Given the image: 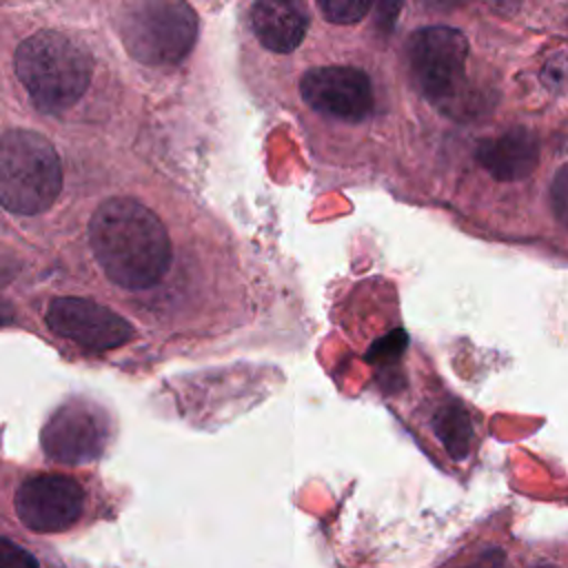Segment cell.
I'll list each match as a JSON object with an SVG mask.
<instances>
[{
	"label": "cell",
	"mask_w": 568,
	"mask_h": 568,
	"mask_svg": "<svg viewBox=\"0 0 568 568\" xmlns=\"http://www.w3.org/2000/svg\"><path fill=\"white\" fill-rule=\"evenodd\" d=\"M89 244L104 275L122 288H151L171 266V240L164 224L133 197H111L95 209L89 222Z\"/></svg>",
	"instance_id": "1"
},
{
	"label": "cell",
	"mask_w": 568,
	"mask_h": 568,
	"mask_svg": "<svg viewBox=\"0 0 568 568\" xmlns=\"http://www.w3.org/2000/svg\"><path fill=\"white\" fill-rule=\"evenodd\" d=\"M13 67L36 109L62 113L84 95L93 60L78 40L58 31H38L20 42Z\"/></svg>",
	"instance_id": "2"
},
{
	"label": "cell",
	"mask_w": 568,
	"mask_h": 568,
	"mask_svg": "<svg viewBox=\"0 0 568 568\" xmlns=\"http://www.w3.org/2000/svg\"><path fill=\"white\" fill-rule=\"evenodd\" d=\"M62 164L55 146L27 129L0 138V204L18 215L47 211L60 195Z\"/></svg>",
	"instance_id": "3"
},
{
	"label": "cell",
	"mask_w": 568,
	"mask_h": 568,
	"mask_svg": "<svg viewBox=\"0 0 568 568\" xmlns=\"http://www.w3.org/2000/svg\"><path fill=\"white\" fill-rule=\"evenodd\" d=\"M120 36L133 60L173 67L191 53L197 40V16L186 0H126Z\"/></svg>",
	"instance_id": "4"
},
{
	"label": "cell",
	"mask_w": 568,
	"mask_h": 568,
	"mask_svg": "<svg viewBox=\"0 0 568 568\" xmlns=\"http://www.w3.org/2000/svg\"><path fill=\"white\" fill-rule=\"evenodd\" d=\"M468 42L459 29L424 27L410 36L408 62L419 91L437 104H453L466 87Z\"/></svg>",
	"instance_id": "5"
},
{
	"label": "cell",
	"mask_w": 568,
	"mask_h": 568,
	"mask_svg": "<svg viewBox=\"0 0 568 568\" xmlns=\"http://www.w3.org/2000/svg\"><path fill=\"white\" fill-rule=\"evenodd\" d=\"M84 510L82 486L58 473L29 477L16 493L20 521L36 532H62L71 528Z\"/></svg>",
	"instance_id": "6"
},
{
	"label": "cell",
	"mask_w": 568,
	"mask_h": 568,
	"mask_svg": "<svg viewBox=\"0 0 568 568\" xmlns=\"http://www.w3.org/2000/svg\"><path fill=\"white\" fill-rule=\"evenodd\" d=\"M304 102L328 118L362 122L373 111L368 75L355 67H315L300 80Z\"/></svg>",
	"instance_id": "7"
},
{
	"label": "cell",
	"mask_w": 568,
	"mask_h": 568,
	"mask_svg": "<svg viewBox=\"0 0 568 568\" xmlns=\"http://www.w3.org/2000/svg\"><path fill=\"white\" fill-rule=\"evenodd\" d=\"M47 324L58 335L93 351H111L133 339V326L124 317L82 297L53 300L47 308Z\"/></svg>",
	"instance_id": "8"
},
{
	"label": "cell",
	"mask_w": 568,
	"mask_h": 568,
	"mask_svg": "<svg viewBox=\"0 0 568 568\" xmlns=\"http://www.w3.org/2000/svg\"><path fill=\"white\" fill-rule=\"evenodd\" d=\"M104 444V417L87 402H67L42 428V448L58 464H87L102 453Z\"/></svg>",
	"instance_id": "9"
},
{
	"label": "cell",
	"mask_w": 568,
	"mask_h": 568,
	"mask_svg": "<svg viewBox=\"0 0 568 568\" xmlns=\"http://www.w3.org/2000/svg\"><path fill=\"white\" fill-rule=\"evenodd\" d=\"M477 162L499 182H517L528 178L539 160V144L526 129H510L495 138L481 140Z\"/></svg>",
	"instance_id": "10"
},
{
	"label": "cell",
	"mask_w": 568,
	"mask_h": 568,
	"mask_svg": "<svg viewBox=\"0 0 568 568\" xmlns=\"http://www.w3.org/2000/svg\"><path fill=\"white\" fill-rule=\"evenodd\" d=\"M251 22L257 40L275 51H293L306 33V16L297 0H255Z\"/></svg>",
	"instance_id": "11"
},
{
	"label": "cell",
	"mask_w": 568,
	"mask_h": 568,
	"mask_svg": "<svg viewBox=\"0 0 568 568\" xmlns=\"http://www.w3.org/2000/svg\"><path fill=\"white\" fill-rule=\"evenodd\" d=\"M493 568H568V548L555 546L528 550L519 559H513L501 550H493Z\"/></svg>",
	"instance_id": "12"
},
{
	"label": "cell",
	"mask_w": 568,
	"mask_h": 568,
	"mask_svg": "<svg viewBox=\"0 0 568 568\" xmlns=\"http://www.w3.org/2000/svg\"><path fill=\"white\" fill-rule=\"evenodd\" d=\"M322 16L335 24H353L362 20L373 0H315Z\"/></svg>",
	"instance_id": "13"
},
{
	"label": "cell",
	"mask_w": 568,
	"mask_h": 568,
	"mask_svg": "<svg viewBox=\"0 0 568 568\" xmlns=\"http://www.w3.org/2000/svg\"><path fill=\"white\" fill-rule=\"evenodd\" d=\"M550 209L555 213V220L564 229H568V162L557 171L550 184Z\"/></svg>",
	"instance_id": "14"
},
{
	"label": "cell",
	"mask_w": 568,
	"mask_h": 568,
	"mask_svg": "<svg viewBox=\"0 0 568 568\" xmlns=\"http://www.w3.org/2000/svg\"><path fill=\"white\" fill-rule=\"evenodd\" d=\"M0 568H38V561L16 541L0 537Z\"/></svg>",
	"instance_id": "15"
},
{
	"label": "cell",
	"mask_w": 568,
	"mask_h": 568,
	"mask_svg": "<svg viewBox=\"0 0 568 568\" xmlns=\"http://www.w3.org/2000/svg\"><path fill=\"white\" fill-rule=\"evenodd\" d=\"M375 9V22L382 31H390L395 24V18L402 9V0H373L371 4Z\"/></svg>",
	"instance_id": "16"
},
{
	"label": "cell",
	"mask_w": 568,
	"mask_h": 568,
	"mask_svg": "<svg viewBox=\"0 0 568 568\" xmlns=\"http://www.w3.org/2000/svg\"><path fill=\"white\" fill-rule=\"evenodd\" d=\"M419 2L430 11H453L468 4L470 0H419Z\"/></svg>",
	"instance_id": "17"
},
{
	"label": "cell",
	"mask_w": 568,
	"mask_h": 568,
	"mask_svg": "<svg viewBox=\"0 0 568 568\" xmlns=\"http://www.w3.org/2000/svg\"><path fill=\"white\" fill-rule=\"evenodd\" d=\"M9 322H13V308L4 300H0V326Z\"/></svg>",
	"instance_id": "18"
}]
</instances>
